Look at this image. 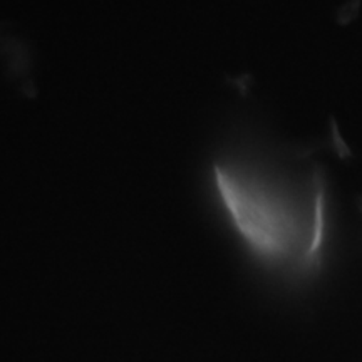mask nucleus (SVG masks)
I'll return each instance as SVG.
<instances>
[{
	"instance_id": "1",
	"label": "nucleus",
	"mask_w": 362,
	"mask_h": 362,
	"mask_svg": "<svg viewBox=\"0 0 362 362\" xmlns=\"http://www.w3.org/2000/svg\"><path fill=\"white\" fill-rule=\"evenodd\" d=\"M214 173L221 203L253 250L291 269L314 264L325 226V183L319 168L288 171L221 160Z\"/></svg>"
}]
</instances>
